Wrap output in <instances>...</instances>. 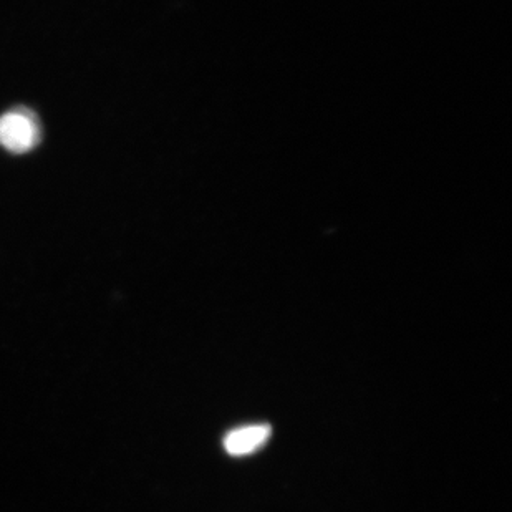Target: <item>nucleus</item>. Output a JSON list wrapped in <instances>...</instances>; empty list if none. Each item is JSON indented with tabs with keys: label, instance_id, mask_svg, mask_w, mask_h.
I'll return each mask as SVG.
<instances>
[{
	"label": "nucleus",
	"instance_id": "obj_1",
	"mask_svg": "<svg viewBox=\"0 0 512 512\" xmlns=\"http://www.w3.org/2000/svg\"><path fill=\"white\" fill-rule=\"evenodd\" d=\"M39 141V126L32 116L10 112L0 118V145L12 153H27Z\"/></svg>",
	"mask_w": 512,
	"mask_h": 512
},
{
	"label": "nucleus",
	"instance_id": "obj_2",
	"mask_svg": "<svg viewBox=\"0 0 512 512\" xmlns=\"http://www.w3.org/2000/svg\"><path fill=\"white\" fill-rule=\"evenodd\" d=\"M272 435V426L267 423L241 426L224 436V450L231 456H247L261 450Z\"/></svg>",
	"mask_w": 512,
	"mask_h": 512
}]
</instances>
